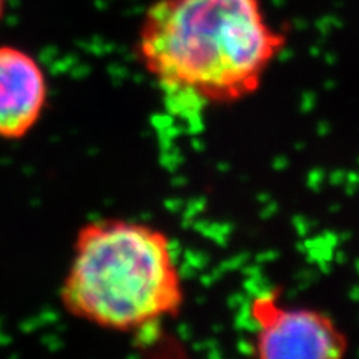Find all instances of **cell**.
Here are the masks:
<instances>
[{
    "instance_id": "obj_1",
    "label": "cell",
    "mask_w": 359,
    "mask_h": 359,
    "mask_svg": "<svg viewBox=\"0 0 359 359\" xmlns=\"http://www.w3.org/2000/svg\"><path fill=\"white\" fill-rule=\"evenodd\" d=\"M286 43L262 0H155L135 57L173 107L196 110L255 95Z\"/></svg>"
},
{
    "instance_id": "obj_5",
    "label": "cell",
    "mask_w": 359,
    "mask_h": 359,
    "mask_svg": "<svg viewBox=\"0 0 359 359\" xmlns=\"http://www.w3.org/2000/svg\"><path fill=\"white\" fill-rule=\"evenodd\" d=\"M4 12H6V0H0V20H2Z\"/></svg>"
},
{
    "instance_id": "obj_3",
    "label": "cell",
    "mask_w": 359,
    "mask_h": 359,
    "mask_svg": "<svg viewBox=\"0 0 359 359\" xmlns=\"http://www.w3.org/2000/svg\"><path fill=\"white\" fill-rule=\"evenodd\" d=\"M251 354L262 359H339L349 338L333 316L316 308L290 306L280 288L259 291L251 298Z\"/></svg>"
},
{
    "instance_id": "obj_4",
    "label": "cell",
    "mask_w": 359,
    "mask_h": 359,
    "mask_svg": "<svg viewBox=\"0 0 359 359\" xmlns=\"http://www.w3.org/2000/svg\"><path fill=\"white\" fill-rule=\"evenodd\" d=\"M48 102L43 67L24 48L0 45V140H22L37 127Z\"/></svg>"
},
{
    "instance_id": "obj_2",
    "label": "cell",
    "mask_w": 359,
    "mask_h": 359,
    "mask_svg": "<svg viewBox=\"0 0 359 359\" xmlns=\"http://www.w3.org/2000/svg\"><path fill=\"white\" fill-rule=\"evenodd\" d=\"M58 298L72 318L115 333L143 331L178 316L185 286L172 238L138 219L82 224Z\"/></svg>"
}]
</instances>
